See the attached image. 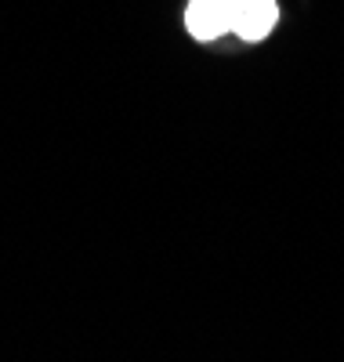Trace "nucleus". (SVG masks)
Wrapping results in <instances>:
<instances>
[{
    "instance_id": "f257e3e1",
    "label": "nucleus",
    "mask_w": 344,
    "mask_h": 362,
    "mask_svg": "<svg viewBox=\"0 0 344 362\" xmlns=\"http://www.w3.org/2000/svg\"><path fill=\"white\" fill-rule=\"evenodd\" d=\"M239 0H189L185 4V33L196 44H214L222 37H232Z\"/></svg>"
},
{
    "instance_id": "f03ea898",
    "label": "nucleus",
    "mask_w": 344,
    "mask_h": 362,
    "mask_svg": "<svg viewBox=\"0 0 344 362\" xmlns=\"http://www.w3.org/2000/svg\"><path fill=\"white\" fill-rule=\"evenodd\" d=\"M279 0H239L232 18V37L243 44H261L279 25Z\"/></svg>"
}]
</instances>
